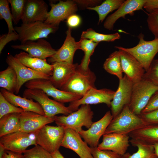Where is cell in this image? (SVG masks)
<instances>
[{
	"label": "cell",
	"instance_id": "1",
	"mask_svg": "<svg viewBox=\"0 0 158 158\" xmlns=\"http://www.w3.org/2000/svg\"><path fill=\"white\" fill-rule=\"evenodd\" d=\"M146 125L143 119L139 115L133 113L127 105L119 114L113 118L104 134L115 133L128 135Z\"/></svg>",
	"mask_w": 158,
	"mask_h": 158
},
{
	"label": "cell",
	"instance_id": "2",
	"mask_svg": "<svg viewBox=\"0 0 158 158\" xmlns=\"http://www.w3.org/2000/svg\"><path fill=\"white\" fill-rule=\"evenodd\" d=\"M94 113L90 105L82 104L77 110L67 115L55 116L53 117L57 126L72 129L79 132L85 126L89 128L93 123Z\"/></svg>",
	"mask_w": 158,
	"mask_h": 158
},
{
	"label": "cell",
	"instance_id": "3",
	"mask_svg": "<svg viewBox=\"0 0 158 158\" xmlns=\"http://www.w3.org/2000/svg\"><path fill=\"white\" fill-rule=\"evenodd\" d=\"M158 90V86L149 80L143 78L134 83L128 106L134 114L139 115L152 95Z\"/></svg>",
	"mask_w": 158,
	"mask_h": 158
},
{
	"label": "cell",
	"instance_id": "4",
	"mask_svg": "<svg viewBox=\"0 0 158 158\" xmlns=\"http://www.w3.org/2000/svg\"><path fill=\"white\" fill-rule=\"evenodd\" d=\"M144 35L139 34V41L138 44L131 48H125L120 46H115V48L123 50L133 56L142 65L145 72H147L158 52V38L147 41L144 40Z\"/></svg>",
	"mask_w": 158,
	"mask_h": 158
},
{
	"label": "cell",
	"instance_id": "5",
	"mask_svg": "<svg viewBox=\"0 0 158 158\" xmlns=\"http://www.w3.org/2000/svg\"><path fill=\"white\" fill-rule=\"evenodd\" d=\"M96 80L95 74L90 68L84 70L78 64L71 77L60 90L83 97L90 89L96 88Z\"/></svg>",
	"mask_w": 158,
	"mask_h": 158
},
{
	"label": "cell",
	"instance_id": "6",
	"mask_svg": "<svg viewBox=\"0 0 158 158\" xmlns=\"http://www.w3.org/2000/svg\"><path fill=\"white\" fill-rule=\"evenodd\" d=\"M23 97L36 101L42 108L45 116L53 117L62 114L67 116L73 111L63 103L49 98L42 90L37 89L27 88L23 93Z\"/></svg>",
	"mask_w": 158,
	"mask_h": 158
},
{
	"label": "cell",
	"instance_id": "7",
	"mask_svg": "<svg viewBox=\"0 0 158 158\" xmlns=\"http://www.w3.org/2000/svg\"><path fill=\"white\" fill-rule=\"evenodd\" d=\"M65 128L46 125L35 133L37 145L51 153L58 150L63 140Z\"/></svg>",
	"mask_w": 158,
	"mask_h": 158
},
{
	"label": "cell",
	"instance_id": "8",
	"mask_svg": "<svg viewBox=\"0 0 158 158\" xmlns=\"http://www.w3.org/2000/svg\"><path fill=\"white\" fill-rule=\"evenodd\" d=\"M59 26L37 21L29 23H22L19 26H15V31L18 35V40L21 43L28 41H36L47 38L48 35L58 29Z\"/></svg>",
	"mask_w": 158,
	"mask_h": 158
},
{
	"label": "cell",
	"instance_id": "9",
	"mask_svg": "<svg viewBox=\"0 0 158 158\" xmlns=\"http://www.w3.org/2000/svg\"><path fill=\"white\" fill-rule=\"evenodd\" d=\"M27 88L37 89L42 90L48 96L54 100L63 103H70L81 98L82 97L77 94L61 90L56 87L50 80L42 79L33 80L26 83Z\"/></svg>",
	"mask_w": 158,
	"mask_h": 158
},
{
	"label": "cell",
	"instance_id": "10",
	"mask_svg": "<svg viewBox=\"0 0 158 158\" xmlns=\"http://www.w3.org/2000/svg\"><path fill=\"white\" fill-rule=\"evenodd\" d=\"M0 145L5 150L23 154L28 146L37 144L35 133L19 131L0 137Z\"/></svg>",
	"mask_w": 158,
	"mask_h": 158
},
{
	"label": "cell",
	"instance_id": "11",
	"mask_svg": "<svg viewBox=\"0 0 158 158\" xmlns=\"http://www.w3.org/2000/svg\"><path fill=\"white\" fill-rule=\"evenodd\" d=\"M115 93V91L108 89L92 88L79 99L70 103L68 107L72 111L78 110L82 104L104 103L110 107Z\"/></svg>",
	"mask_w": 158,
	"mask_h": 158
},
{
	"label": "cell",
	"instance_id": "12",
	"mask_svg": "<svg viewBox=\"0 0 158 158\" xmlns=\"http://www.w3.org/2000/svg\"><path fill=\"white\" fill-rule=\"evenodd\" d=\"M6 61L8 66L14 70L17 75L18 83L15 92L16 94L18 93L23 85L29 81L38 79H50L51 76L35 71L26 67L11 54L8 55Z\"/></svg>",
	"mask_w": 158,
	"mask_h": 158
},
{
	"label": "cell",
	"instance_id": "13",
	"mask_svg": "<svg viewBox=\"0 0 158 158\" xmlns=\"http://www.w3.org/2000/svg\"><path fill=\"white\" fill-rule=\"evenodd\" d=\"M133 84L125 74L119 80L118 88L111 103V112L113 118L121 112L125 106L129 104Z\"/></svg>",
	"mask_w": 158,
	"mask_h": 158
},
{
	"label": "cell",
	"instance_id": "14",
	"mask_svg": "<svg viewBox=\"0 0 158 158\" xmlns=\"http://www.w3.org/2000/svg\"><path fill=\"white\" fill-rule=\"evenodd\" d=\"M113 118L111 111H109L101 119L93 122L87 130L82 129L78 133L90 147H97L100 138Z\"/></svg>",
	"mask_w": 158,
	"mask_h": 158
},
{
	"label": "cell",
	"instance_id": "15",
	"mask_svg": "<svg viewBox=\"0 0 158 158\" xmlns=\"http://www.w3.org/2000/svg\"><path fill=\"white\" fill-rule=\"evenodd\" d=\"M11 47L15 49H20L28 53L30 56L46 59L52 56L57 50L52 48L50 44L44 38L35 41H28L20 45Z\"/></svg>",
	"mask_w": 158,
	"mask_h": 158
},
{
	"label": "cell",
	"instance_id": "16",
	"mask_svg": "<svg viewBox=\"0 0 158 158\" xmlns=\"http://www.w3.org/2000/svg\"><path fill=\"white\" fill-rule=\"evenodd\" d=\"M82 139L81 136L76 131L65 128L64 137L61 146L72 150L80 158H93L90 147Z\"/></svg>",
	"mask_w": 158,
	"mask_h": 158
},
{
	"label": "cell",
	"instance_id": "17",
	"mask_svg": "<svg viewBox=\"0 0 158 158\" xmlns=\"http://www.w3.org/2000/svg\"><path fill=\"white\" fill-rule=\"evenodd\" d=\"M51 9L48 13L44 23L59 26L60 22L74 14L77 11L76 4L74 1H60L58 3H50Z\"/></svg>",
	"mask_w": 158,
	"mask_h": 158
},
{
	"label": "cell",
	"instance_id": "18",
	"mask_svg": "<svg viewBox=\"0 0 158 158\" xmlns=\"http://www.w3.org/2000/svg\"><path fill=\"white\" fill-rule=\"evenodd\" d=\"M20 131L34 133L44 126L54 121L49 117L31 111H23L19 114Z\"/></svg>",
	"mask_w": 158,
	"mask_h": 158
},
{
	"label": "cell",
	"instance_id": "19",
	"mask_svg": "<svg viewBox=\"0 0 158 158\" xmlns=\"http://www.w3.org/2000/svg\"><path fill=\"white\" fill-rule=\"evenodd\" d=\"M129 138L128 135L115 133L104 134L102 142L97 147L100 150H111L122 156L130 146Z\"/></svg>",
	"mask_w": 158,
	"mask_h": 158
},
{
	"label": "cell",
	"instance_id": "20",
	"mask_svg": "<svg viewBox=\"0 0 158 158\" xmlns=\"http://www.w3.org/2000/svg\"><path fill=\"white\" fill-rule=\"evenodd\" d=\"M48 6L42 0H26L21 19L22 23L44 22L48 13Z\"/></svg>",
	"mask_w": 158,
	"mask_h": 158
},
{
	"label": "cell",
	"instance_id": "21",
	"mask_svg": "<svg viewBox=\"0 0 158 158\" xmlns=\"http://www.w3.org/2000/svg\"><path fill=\"white\" fill-rule=\"evenodd\" d=\"M72 28L69 27L66 32V37L61 47L51 57L48 58V62L51 63L56 62L73 64V58L76 50L79 49L78 42L71 35Z\"/></svg>",
	"mask_w": 158,
	"mask_h": 158
},
{
	"label": "cell",
	"instance_id": "22",
	"mask_svg": "<svg viewBox=\"0 0 158 158\" xmlns=\"http://www.w3.org/2000/svg\"><path fill=\"white\" fill-rule=\"evenodd\" d=\"M123 72L134 83L141 80L145 71L141 64L128 52L118 49Z\"/></svg>",
	"mask_w": 158,
	"mask_h": 158
},
{
	"label": "cell",
	"instance_id": "23",
	"mask_svg": "<svg viewBox=\"0 0 158 158\" xmlns=\"http://www.w3.org/2000/svg\"><path fill=\"white\" fill-rule=\"evenodd\" d=\"M146 0H127L114 13L109 16L104 24V27L108 30L113 29L116 21L121 18H124L127 14H133L137 10H143Z\"/></svg>",
	"mask_w": 158,
	"mask_h": 158
},
{
	"label": "cell",
	"instance_id": "24",
	"mask_svg": "<svg viewBox=\"0 0 158 158\" xmlns=\"http://www.w3.org/2000/svg\"><path fill=\"white\" fill-rule=\"evenodd\" d=\"M51 64L53 66V73L49 80L56 87L60 89L71 77L78 64L59 62Z\"/></svg>",
	"mask_w": 158,
	"mask_h": 158
},
{
	"label": "cell",
	"instance_id": "25",
	"mask_svg": "<svg viewBox=\"0 0 158 158\" xmlns=\"http://www.w3.org/2000/svg\"><path fill=\"white\" fill-rule=\"evenodd\" d=\"M0 92L10 103L13 105L20 108L24 111H31L45 116L44 112L40 104L33 99L16 95L5 89L1 88Z\"/></svg>",
	"mask_w": 158,
	"mask_h": 158
},
{
	"label": "cell",
	"instance_id": "26",
	"mask_svg": "<svg viewBox=\"0 0 158 158\" xmlns=\"http://www.w3.org/2000/svg\"><path fill=\"white\" fill-rule=\"evenodd\" d=\"M14 56L23 65L34 71L50 76L52 75L53 66L48 63L46 59L30 56L28 53L23 51Z\"/></svg>",
	"mask_w": 158,
	"mask_h": 158
},
{
	"label": "cell",
	"instance_id": "27",
	"mask_svg": "<svg viewBox=\"0 0 158 158\" xmlns=\"http://www.w3.org/2000/svg\"><path fill=\"white\" fill-rule=\"evenodd\" d=\"M128 135L131 139L153 145L158 142V124L147 125Z\"/></svg>",
	"mask_w": 158,
	"mask_h": 158
},
{
	"label": "cell",
	"instance_id": "28",
	"mask_svg": "<svg viewBox=\"0 0 158 158\" xmlns=\"http://www.w3.org/2000/svg\"><path fill=\"white\" fill-rule=\"evenodd\" d=\"M130 142L132 145L137 147L138 150L132 154L126 152L122 156V158H158L153 145L132 139Z\"/></svg>",
	"mask_w": 158,
	"mask_h": 158
},
{
	"label": "cell",
	"instance_id": "29",
	"mask_svg": "<svg viewBox=\"0 0 158 158\" xmlns=\"http://www.w3.org/2000/svg\"><path fill=\"white\" fill-rule=\"evenodd\" d=\"M19 113H11L0 118V137L20 131Z\"/></svg>",
	"mask_w": 158,
	"mask_h": 158
},
{
	"label": "cell",
	"instance_id": "30",
	"mask_svg": "<svg viewBox=\"0 0 158 158\" xmlns=\"http://www.w3.org/2000/svg\"><path fill=\"white\" fill-rule=\"evenodd\" d=\"M18 83V78L14 70L8 66L0 72V87L7 91L15 93Z\"/></svg>",
	"mask_w": 158,
	"mask_h": 158
},
{
	"label": "cell",
	"instance_id": "31",
	"mask_svg": "<svg viewBox=\"0 0 158 158\" xmlns=\"http://www.w3.org/2000/svg\"><path fill=\"white\" fill-rule=\"evenodd\" d=\"M103 68L109 73L117 76L119 80L123 77V71L119 51H115L107 58Z\"/></svg>",
	"mask_w": 158,
	"mask_h": 158
},
{
	"label": "cell",
	"instance_id": "32",
	"mask_svg": "<svg viewBox=\"0 0 158 158\" xmlns=\"http://www.w3.org/2000/svg\"><path fill=\"white\" fill-rule=\"evenodd\" d=\"M124 0H106L99 5L95 7H88L87 9L93 10L97 12L98 14V23H102L107 15L110 12L117 9L123 4Z\"/></svg>",
	"mask_w": 158,
	"mask_h": 158
},
{
	"label": "cell",
	"instance_id": "33",
	"mask_svg": "<svg viewBox=\"0 0 158 158\" xmlns=\"http://www.w3.org/2000/svg\"><path fill=\"white\" fill-rule=\"evenodd\" d=\"M78 42L79 49L83 50L84 53V56L79 66L82 69L86 70L89 68V65L90 62V57L99 43L82 38Z\"/></svg>",
	"mask_w": 158,
	"mask_h": 158
},
{
	"label": "cell",
	"instance_id": "34",
	"mask_svg": "<svg viewBox=\"0 0 158 158\" xmlns=\"http://www.w3.org/2000/svg\"><path fill=\"white\" fill-rule=\"evenodd\" d=\"M121 38L120 35L118 32L111 34H104L97 32L91 28L83 31L81 38L90 40L95 43L101 41L113 42Z\"/></svg>",
	"mask_w": 158,
	"mask_h": 158
},
{
	"label": "cell",
	"instance_id": "35",
	"mask_svg": "<svg viewBox=\"0 0 158 158\" xmlns=\"http://www.w3.org/2000/svg\"><path fill=\"white\" fill-rule=\"evenodd\" d=\"M7 0H0V18L4 19L7 23L9 34L16 32L13 25V18Z\"/></svg>",
	"mask_w": 158,
	"mask_h": 158
},
{
	"label": "cell",
	"instance_id": "36",
	"mask_svg": "<svg viewBox=\"0 0 158 158\" xmlns=\"http://www.w3.org/2000/svg\"><path fill=\"white\" fill-rule=\"evenodd\" d=\"M26 0H8L11 6L13 21L16 25L21 20Z\"/></svg>",
	"mask_w": 158,
	"mask_h": 158
},
{
	"label": "cell",
	"instance_id": "37",
	"mask_svg": "<svg viewBox=\"0 0 158 158\" xmlns=\"http://www.w3.org/2000/svg\"><path fill=\"white\" fill-rule=\"evenodd\" d=\"M24 111L22 108L16 107L10 103L0 92V118L11 113H20Z\"/></svg>",
	"mask_w": 158,
	"mask_h": 158
},
{
	"label": "cell",
	"instance_id": "38",
	"mask_svg": "<svg viewBox=\"0 0 158 158\" xmlns=\"http://www.w3.org/2000/svg\"><path fill=\"white\" fill-rule=\"evenodd\" d=\"M24 158H52L51 154L40 145H37L23 153Z\"/></svg>",
	"mask_w": 158,
	"mask_h": 158
},
{
	"label": "cell",
	"instance_id": "39",
	"mask_svg": "<svg viewBox=\"0 0 158 158\" xmlns=\"http://www.w3.org/2000/svg\"><path fill=\"white\" fill-rule=\"evenodd\" d=\"M147 15V21L148 28L154 39L158 38V10H154Z\"/></svg>",
	"mask_w": 158,
	"mask_h": 158
},
{
	"label": "cell",
	"instance_id": "40",
	"mask_svg": "<svg viewBox=\"0 0 158 158\" xmlns=\"http://www.w3.org/2000/svg\"><path fill=\"white\" fill-rule=\"evenodd\" d=\"M143 78L147 79L158 86V59H154Z\"/></svg>",
	"mask_w": 158,
	"mask_h": 158
},
{
	"label": "cell",
	"instance_id": "41",
	"mask_svg": "<svg viewBox=\"0 0 158 158\" xmlns=\"http://www.w3.org/2000/svg\"><path fill=\"white\" fill-rule=\"evenodd\" d=\"M90 148L93 158H122V156L111 150H100L97 147Z\"/></svg>",
	"mask_w": 158,
	"mask_h": 158
},
{
	"label": "cell",
	"instance_id": "42",
	"mask_svg": "<svg viewBox=\"0 0 158 158\" xmlns=\"http://www.w3.org/2000/svg\"><path fill=\"white\" fill-rule=\"evenodd\" d=\"M158 109V90L152 96L141 114L149 113Z\"/></svg>",
	"mask_w": 158,
	"mask_h": 158
},
{
	"label": "cell",
	"instance_id": "43",
	"mask_svg": "<svg viewBox=\"0 0 158 158\" xmlns=\"http://www.w3.org/2000/svg\"><path fill=\"white\" fill-rule=\"evenodd\" d=\"M147 125L158 124V109L139 115Z\"/></svg>",
	"mask_w": 158,
	"mask_h": 158
},
{
	"label": "cell",
	"instance_id": "44",
	"mask_svg": "<svg viewBox=\"0 0 158 158\" xmlns=\"http://www.w3.org/2000/svg\"><path fill=\"white\" fill-rule=\"evenodd\" d=\"M18 35L16 32L11 34L3 35L0 37V53L1 54L4 47L10 41L18 40Z\"/></svg>",
	"mask_w": 158,
	"mask_h": 158
},
{
	"label": "cell",
	"instance_id": "45",
	"mask_svg": "<svg viewBox=\"0 0 158 158\" xmlns=\"http://www.w3.org/2000/svg\"><path fill=\"white\" fill-rule=\"evenodd\" d=\"M81 19L79 16L73 14L70 16L67 20V24L69 27L71 28L78 26L81 23Z\"/></svg>",
	"mask_w": 158,
	"mask_h": 158
},
{
	"label": "cell",
	"instance_id": "46",
	"mask_svg": "<svg viewBox=\"0 0 158 158\" xmlns=\"http://www.w3.org/2000/svg\"><path fill=\"white\" fill-rule=\"evenodd\" d=\"M143 8L148 13L158 10V0H146Z\"/></svg>",
	"mask_w": 158,
	"mask_h": 158
},
{
	"label": "cell",
	"instance_id": "47",
	"mask_svg": "<svg viewBox=\"0 0 158 158\" xmlns=\"http://www.w3.org/2000/svg\"><path fill=\"white\" fill-rule=\"evenodd\" d=\"M1 158H24L22 154L5 150Z\"/></svg>",
	"mask_w": 158,
	"mask_h": 158
},
{
	"label": "cell",
	"instance_id": "48",
	"mask_svg": "<svg viewBox=\"0 0 158 158\" xmlns=\"http://www.w3.org/2000/svg\"><path fill=\"white\" fill-rule=\"evenodd\" d=\"M76 3L80 5L88 6H94L100 3L101 1L100 0H74Z\"/></svg>",
	"mask_w": 158,
	"mask_h": 158
},
{
	"label": "cell",
	"instance_id": "49",
	"mask_svg": "<svg viewBox=\"0 0 158 158\" xmlns=\"http://www.w3.org/2000/svg\"><path fill=\"white\" fill-rule=\"evenodd\" d=\"M51 154V155L52 158H65L59 150Z\"/></svg>",
	"mask_w": 158,
	"mask_h": 158
},
{
	"label": "cell",
	"instance_id": "50",
	"mask_svg": "<svg viewBox=\"0 0 158 158\" xmlns=\"http://www.w3.org/2000/svg\"><path fill=\"white\" fill-rule=\"evenodd\" d=\"M153 145L155 153L158 158V142L154 143Z\"/></svg>",
	"mask_w": 158,
	"mask_h": 158
}]
</instances>
